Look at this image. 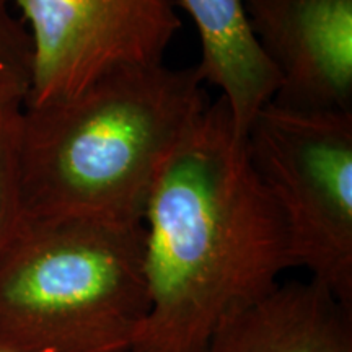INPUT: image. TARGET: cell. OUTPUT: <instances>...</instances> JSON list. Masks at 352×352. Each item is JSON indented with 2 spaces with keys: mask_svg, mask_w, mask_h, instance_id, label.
<instances>
[{
  "mask_svg": "<svg viewBox=\"0 0 352 352\" xmlns=\"http://www.w3.org/2000/svg\"><path fill=\"white\" fill-rule=\"evenodd\" d=\"M142 223L151 311L135 346L201 352L294 267L279 209L222 96L162 165Z\"/></svg>",
  "mask_w": 352,
  "mask_h": 352,
  "instance_id": "1",
  "label": "cell"
},
{
  "mask_svg": "<svg viewBox=\"0 0 352 352\" xmlns=\"http://www.w3.org/2000/svg\"><path fill=\"white\" fill-rule=\"evenodd\" d=\"M195 67H126L77 95L23 107L26 217L139 223L162 165L210 101Z\"/></svg>",
  "mask_w": 352,
  "mask_h": 352,
  "instance_id": "2",
  "label": "cell"
},
{
  "mask_svg": "<svg viewBox=\"0 0 352 352\" xmlns=\"http://www.w3.org/2000/svg\"><path fill=\"white\" fill-rule=\"evenodd\" d=\"M148 311L142 222L26 217L0 259L6 352H126Z\"/></svg>",
  "mask_w": 352,
  "mask_h": 352,
  "instance_id": "3",
  "label": "cell"
},
{
  "mask_svg": "<svg viewBox=\"0 0 352 352\" xmlns=\"http://www.w3.org/2000/svg\"><path fill=\"white\" fill-rule=\"evenodd\" d=\"M246 145L283 217L292 266L352 310V111L270 101L246 131Z\"/></svg>",
  "mask_w": 352,
  "mask_h": 352,
  "instance_id": "4",
  "label": "cell"
},
{
  "mask_svg": "<svg viewBox=\"0 0 352 352\" xmlns=\"http://www.w3.org/2000/svg\"><path fill=\"white\" fill-rule=\"evenodd\" d=\"M32 46L23 107L77 95L114 70L165 63L182 30L175 0H13Z\"/></svg>",
  "mask_w": 352,
  "mask_h": 352,
  "instance_id": "5",
  "label": "cell"
},
{
  "mask_svg": "<svg viewBox=\"0 0 352 352\" xmlns=\"http://www.w3.org/2000/svg\"><path fill=\"white\" fill-rule=\"evenodd\" d=\"M245 10L279 80L272 103L352 111V0H245Z\"/></svg>",
  "mask_w": 352,
  "mask_h": 352,
  "instance_id": "6",
  "label": "cell"
},
{
  "mask_svg": "<svg viewBox=\"0 0 352 352\" xmlns=\"http://www.w3.org/2000/svg\"><path fill=\"white\" fill-rule=\"evenodd\" d=\"M201 352H352V310L311 279L279 284L223 320Z\"/></svg>",
  "mask_w": 352,
  "mask_h": 352,
  "instance_id": "7",
  "label": "cell"
},
{
  "mask_svg": "<svg viewBox=\"0 0 352 352\" xmlns=\"http://www.w3.org/2000/svg\"><path fill=\"white\" fill-rule=\"evenodd\" d=\"M192 20L202 80L219 88L241 132L274 98L279 80L250 28L245 0H175Z\"/></svg>",
  "mask_w": 352,
  "mask_h": 352,
  "instance_id": "8",
  "label": "cell"
},
{
  "mask_svg": "<svg viewBox=\"0 0 352 352\" xmlns=\"http://www.w3.org/2000/svg\"><path fill=\"white\" fill-rule=\"evenodd\" d=\"M23 104H0V259L26 222L20 135Z\"/></svg>",
  "mask_w": 352,
  "mask_h": 352,
  "instance_id": "9",
  "label": "cell"
},
{
  "mask_svg": "<svg viewBox=\"0 0 352 352\" xmlns=\"http://www.w3.org/2000/svg\"><path fill=\"white\" fill-rule=\"evenodd\" d=\"M126 352H160V351H155V349H148V347H140V346H135V347H132V349L126 351Z\"/></svg>",
  "mask_w": 352,
  "mask_h": 352,
  "instance_id": "10",
  "label": "cell"
},
{
  "mask_svg": "<svg viewBox=\"0 0 352 352\" xmlns=\"http://www.w3.org/2000/svg\"><path fill=\"white\" fill-rule=\"evenodd\" d=\"M0 352H6V351H2V349H0Z\"/></svg>",
  "mask_w": 352,
  "mask_h": 352,
  "instance_id": "11",
  "label": "cell"
}]
</instances>
